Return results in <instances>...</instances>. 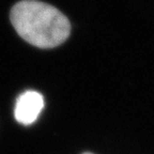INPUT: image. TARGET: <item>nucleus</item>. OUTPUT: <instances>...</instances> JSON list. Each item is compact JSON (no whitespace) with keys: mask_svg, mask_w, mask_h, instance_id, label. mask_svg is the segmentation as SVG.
<instances>
[{"mask_svg":"<svg viewBox=\"0 0 154 154\" xmlns=\"http://www.w3.org/2000/svg\"><path fill=\"white\" fill-rule=\"evenodd\" d=\"M11 23L25 41L40 48L59 46L69 38L71 25L58 9L38 0H23L11 10Z\"/></svg>","mask_w":154,"mask_h":154,"instance_id":"f257e3e1","label":"nucleus"},{"mask_svg":"<svg viewBox=\"0 0 154 154\" xmlns=\"http://www.w3.org/2000/svg\"><path fill=\"white\" fill-rule=\"evenodd\" d=\"M44 107V99L36 91H26L18 96L14 109V116L17 122L24 125H30L38 119Z\"/></svg>","mask_w":154,"mask_h":154,"instance_id":"f03ea898","label":"nucleus"},{"mask_svg":"<svg viewBox=\"0 0 154 154\" xmlns=\"http://www.w3.org/2000/svg\"><path fill=\"white\" fill-rule=\"evenodd\" d=\"M85 154H91V153H85Z\"/></svg>","mask_w":154,"mask_h":154,"instance_id":"7ed1b4c3","label":"nucleus"}]
</instances>
